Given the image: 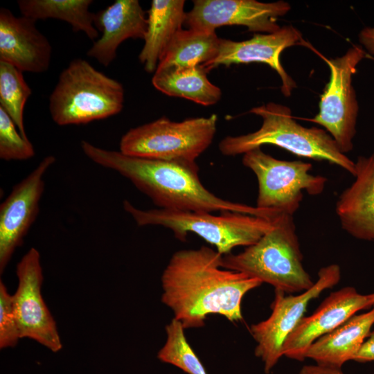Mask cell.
Instances as JSON below:
<instances>
[{
	"mask_svg": "<svg viewBox=\"0 0 374 374\" xmlns=\"http://www.w3.org/2000/svg\"><path fill=\"white\" fill-rule=\"evenodd\" d=\"M222 255L210 247L175 252L162 276V302L184 328H199L209 314L242 320V300L262 283L222 267Z\"/></svg>",
	"mask_w": 374,
	"mask_h": 374,
	"instance_id": "6da1fadb",
	"label": "cell"
},
{
	"mask_svg": "<svg viewBox=\"0 0 374 374\" xmlns=\"http://www.w3.org/2000/svg\"><path fill=\"white\" fill-rule=\"evenodd\" d=\"M93 162L129 179L161 209L184 211H234L271 218L276 211L230 202L207 190L199 177L196 162L149 159L125 155L80 142Z\"/></svg>",
	"mask_w": 374,
	"mask_h": 374,
	"instance_id": "7a4b0ae2",
	"label": "cell"
},
{
	"mask_svg": "<svg viewBox=\"0 0 374 374\" xmlns=\"http://www.w3.org/2000/svg\"><path fill=\"white\" fill-rule=\"evenodd\" d=\"M249 112L262 118L261 127L247 134L224 137L219 143L222 154H244L271 144L299 157L326 161L355 176V163L340 151L332 137L322 129L297 123L289 107L271 102L253 107Z\"/></svg>",
	"mask_w": 374,
	"mask_h": 374,
	"instance_id": "3957f363",
	"label": "cell"
},
{
	"mask_svg": "<svg viewBox=\"0 0 374 374\" xmlns=\"http://www.w3.org/2000/svg\"><path fill=\"white\" fill-rule=\"evenodd\" d=\"M302 260L293 216L279 213L273 219L272 227L258 241L238 254L223 256L222 267L290 294L305 292L314 284Z\"/></svg>",
	"mask_w": 374,
	"mask_h": 374,
	"instance_id": "277c9868",
	"label": "cell"
},
{
	"mask_svg": "<svg viewBox=\"0 0 374 374\" xmlns=\"http://www.w3.org/2000/svg\"><path fill=\"white\" fill-rule=\"evenodd\" d=\"M124 210L138 226H161L170 229L176 238L185 241L189 233L197 234L214 246L222 256L239 246L258 241L273 226V219L234 211L215 215L209 212L142 210L125 200ZM277 215V214H276Z\"/></svg>",
	"mask_w": 374,
	"mask_h": 374,
	"instance_id": "5b68a950",
	"label": "cell"
},
{
	"mask_svg": "<svg viewBox=\"0 0 374 374\" xmlns=\"http://www.w3.org/2000/svg\"><path fill=\"white\" fill-rule=\"evenodd\" d=\"M124 95L120 82L75 58L60 73L49 96L50 114L60 126L87 124L120 113Z\"/></svg>",
	"mask_w": 374,
	"mask_h": 374,
	"instance_id": "8992f818",
	"label": "cell"
},
{
	"mask_svg": "<svg viewBox=\"0 0 374 374\" xmlns=\"http://www.w3.org/2000/svg\"><path fill=\"white\" fill-rule=\"evenodd\" d=\"M217 116L174 122L163 116L128 130L121 139L125 155L168 161L195 162L211 144Z\"/></svg>",
	"mask_w": 374,
	"mask_h": 374,
	"instance_id": "52a82bcc",
	"label": "cell"
},
{
	"mask_svg": "<svg viewBox=\"0 0 374 374\" xmlns=\"http://www.w3.org/2000/svg\"><path fill=\"white\" fill-rule=\"evenodd\" d=\"M242 163L258 180L256 206L292 215L299 209L303 192L321 194L327 179L310 173L312 165L302 161H283L264 152L261 148L243 154Z\"/></svg>",
	"mask_w": 374,
	"mask_h": 374,
	"instance_id": "ba28073f",
	"label": "cell"
},
{
	"mask_svg": "<svg viewBox=\"0 0 374 374\" xmlns=\"http://www.w3.org/2000/svg\"><path fill=\"white\" fill-rule=\"evenodd\" d=\"M340 278L339 266L332 264L321 268L314 285L298 295L285 296V292L275 290L270 316L250 328L257 343L255 355L262 361L266 373H269L283 356L285 341L305 317L308 303L324 290L336 285Z\"/></svg>",
	"mask_w": 374,
	"mask_h": 374,
	"instance_id": "9c48e42d",
	"label": "cell"
},
{
	"mask_svg": "<svg viewBox=\"0 0 374 374\" xmlns=\"http://www.w3.org/2000/svg\"><path fill=\"white\" fill-rule=\"evenodd\" d=\"M365 56L364 51L357 46L341 57L321 56L330 68V77L320 98L319 112L310 121L323 126L344 154L353 148L359 111L352 77Z\"/></svg>",
	"mask_w": 374,
	"mask_h": 374,
	"instance_id": "30bf717a",
	"label": "cell"
},
{
	"mask_svg": "<svg viewBox=\"0 0 374 374\" xmlns=\"http://www.w3.org/2000/svg\"><path fill=\"white\" fill-rule=\"evenodd\" d=\"M18 285L12 294L21 338L33 339L52 352L62 348L55 321L42 294L43 271L38 250L32 247L17 263Z\"/></svg>",
	"mask_w": 374,
	"mask_h": 374,
	"instance_id": "8fae6325",
	"label": "cell"
},
{
	"mask_svg": "<svg viewBox=\"0 0 374 374\" xmlns=\"http://www.w3.org/2000/svg\"><path fill=\"white\" fill-rule=\"evenodd\" d=\"M55 162L45 157L37 166L17 184L0 206V272L2 274L17 248L20 247L39 211L44 190V175Z\"/></svg>",
	"mask_w": 374,
	"mask_h": 374,
	"instance_id": "7c38bea8",
	"label": "cell"
},
{
	"mask_svg": "<svg viewBox=\"0 0 374 374\" xmlns=\"http://www.w3.org/2000/svg\"><path fill=\"white\" fill-rule=\"evenodd\" d=\"M290 9L284 1L195 0L184 24L188 28L214 31L223 26H244L249 31L271 33L281 28L277 20Z\"/></svg>",
	"mask_w": 374,
	"mask_h": 374,
	"instance_id": "4fadbf2b",
	"label": "cell"
},
{
	"mask_svg": "<svg viewBox=\"0 0 374 374\" xmlns=\"http://www.w3.org/2000/svg\"><path fill=\"white\" fill-rule=\"evenodd\" d=\"M373 306L371 294H361L353 287L332 292L290 333L283 345V355L303 361L308 348L317 339L339 327L358 311Z\"/></svg>",
	"mask_w": 374,
	"mask_h": 374,
	"instance_id": "5bb4252c",
	"label": "cell"
},
{
	"mask_svg": "<svg viewBox=\"0 0 374 374\" xmlns=\"http://www.w3.org/2000/svg\"><path fill=\"white\" fill-rule=\"evenodd\" d=\"M302 44L305 42L301 32L290 25L271 33L255 34L244 41L220 39L217 55L202 66L208 73L220 65L267 64L277 72L281 79V92L289 97L296 84L282 66L280 55L285 48Z\"/></svg>",
	"mask_w": 374,
	"mask_h": 374,
	"instance_id": "9a60e30c",
	"label": "cell"
},
{
	"mask_svg": "<svg viewBox=\"0 0 374 374\" xmlns=\"http://www.w3.org/2000/svg\"><path fill=\"white\" fill-rule=\"evenodd\" d=\"M52 46L36 26V21L0 9V61L22 72L41 73L50 66Z\"/></svg>",
	"mask_w": 374,
	"mask_h": 374,
	"instance_id": "2e32d148",
	"label": "cell"
},
{
	"mask_svg": "<svg viewBox=\"0 0 374 374\" xmlns=\"http://www.w3.org/2000/svg\"><path fill=\"white\" fill-rule=\"evenodd\" d=\"M94 25L101 35L87 52L101 65L108 66L118 46L127 39H144L148 26L145 12L138 0H116L94 12Z\"/></svg>",
	"mask_w": 374,
	"mask_h": 374,
	"instance_id": "e0dca14e",
	"label": "cell"
},
{
	"mask_svg": "<svg viewBox=\"0 0 374 374\" xmlns=\"http://www.w3.org/2000/svg\"><path fill=\"white\" fill-rule=\"evenodd\" d=\"M355 163V179L339 195L336 213L341 227L353 237L374 240V152Z\"/></svg>",
	"mask_w": 374,
	"mask_h": 374,
	"instance_id": "ac0fdd59",
	"label": "cell"
},
{
	"mask_svg": "<svg viewBox=\"0 0 374 374\" xmlns=\"http://www.w3.org/2000/svg\"><path fill=\"white\" fill-rule=\"evenodd\" d=\"M373 325L374 306L366 312L353 315L317 339L308 348L306 358L319 366L341 368L344 363L353 360Z\"/></svg>",
	"mask_w": 374,
	"mask_h": 374,
	"instance_id": "d6986e66",
	"label": "cell"
},
{
	"mask_svg": "<svg viewBox=\"0 0 374 374\" xmlns=\"http://www.w3.org/2000/svg\"><path fill=\"white\" fill-rule=\"evenodd\" d=\"M184 0H153L148 12L144 45L139 60L148 73L155 72L172 39L181 30L186 12Z\"/></svg>",
	"mask_w": 374,
	"mask_h": 374,
	"instance_id": "ffe728a7",
	"label": "cell"
},
{
	"mask_svg": "<svg viewBox=\"0 0 374 374\" xmlns=\"http://www.w3.org/2000/svg\"><path fill=\"white\" fill-rule=\"evenodd\" d=\"M202 66L157 69L152 79L153 86L163 93L183 98L209 106L221 98V89L210 82Z\"/></svg>",
	"mask_w": 374,
	"mask_h": 374,
	"instance_id": "44dd1931",
	"label": "cell"
},
{
	"mask_svg": "<svg viewBox=\"0 0 374 374\" xmlns=\"http://www.w3.org/2000/svg\"><path fill=\"white\" fill-rule=\"evenodd\" d=\"M220 39L214 30L181 29L172 39L157 69L202 66L217 55Z\"/></svg>",
	"mask_w": 374,
	"mask_h": 374,
	"instance_id": "7402d4cb",
	"label": "cell"
},
{
	"mask_svg": "<svg viewBox=\"0 0 374 374\" xmlns=\"http://www.w3.org/2000/svg\"><path fill=\"white\" fill-rule=\"evenodd\" d=\"M92 0H19V10L22 16L35 21L49 18L69 24L74 32H82L96 41L99 32L94 25V12L89 11Z\"/></svg>",
	"mask_w": 374,
	"mask_h": 374,
	"instance_id": "603a6c76",
	"label": "cell"
},
{
	"mask_svg": "<svg viewBox=\"0 0 374 374\" xmlns=\"http://www.w3.org/2000/svg\"><path fill=\"white\" fill-rule=\"evenodd\" d=\"M32 90L23 72L14 66L0 61V107L12 118L23 136L27 137L24 111Z\"/></svg>",
	"mask_w": 374,
	"mask_h": 374,
	"instance_id": "cb8c5ba5",
	"label": "cell"
},
{
	"mask_svg": "<svg viewBox=\"0 0 374 374\" xmlns=\"http://www.w3.org/2000/svg\"><path fill=\"white\" fill-rule=\"evenodd\" d=\"M167 338L158 352L159 359L175 366L188 374H207L196 353L188 344L181 323L172 319L166 326Z\"/></svg>",
	"mask_w": 374,
	"mask_h": 374,
	"instance_id": "d4e9b609",
	"label": "cell"
},
{
	"mask_svg": "<svg viewBox=\"0 0 374 374\" xmlns=\"http://www.w3.org/2000/svg\"><path fill=\"white\" fill-rule=\"evenodd\" d=\"M35 150L8 114L0 107V158L5 161H23L32 158Z\"/></svg>",
	"mask_w": 374,
	"mask_h": 374,
	"instance_id": "484cf974",
	"label": "cell"
},
{
	"mask_svg": "<svg viewBox=\"0 0 374 374\" xmlns=\"http://www.w3.org/2000/svg\"><path fill=\"white\" fill-rule=\"evenodd\" d=\"M21 339L17 319L13 308L12 294L0 281V348L4 349L17 345Z\"/></svg>",
	"mask_w": 374,
	"mask_h": 374,
	"instance_id": "4316f807",
	"label": "cell"
},
{
	"mask_svg": "<svg viewBox=\"0 0 374 374\" xmlns=\"http://www.w3.org/2000/svg\"><path fill=\"white\" fill-rule=\"evenodd\" d=\"M353 360L362 363L374 361V330L369 334Z\"/></svg>",
	"mask_w": 374,
	"mask_h": 374,
	"instance_id": "83f0119b",
	"label": "cell"
},
{
	"mask_svg": "<svg viewBox=\"0 0 374 374\" xmlns=\"http://www.w3.org/2000/svg\"><path fill=\"white\" fill-rule=\"evenodd\" d=\"M359 40L366 51L374 56V28L362 29L359 34Z\"/></svg>",
	"mask_w": 374,
	"mask_h": 374,
	"instance_id": "f1b7e54d",
	"label": "cell"
},
{
	"mask_svg": "<svg viewBox=\"0 0 374 374\" xmlns=\"http://www.w3.org/2000/svg\"><path fill=\"white\" fill-rule=\"evenodd\" d=\"M299 374H344L341 368L319 365H305L302 367Z\"/></svg>",
	"mask_w": 374,
	"mask_h": 374,
	"instance_id": "f546056e",
	"label": "cell"
},
{
	"mask_svg": "<svg viewBox=\"0 0 374 374\" xmlns=\"http://www.w3.org/2000/svg\"><path fill=\"white\" fill-rule=\"evenodd\" d=\"M371 296L373 302V303H374V293H371Z\"/></svg>",
	"mask_w": 374,
	"mask_h": 374,
	"instance_id": "4dcf8cb0",
	"label": "cell"
}]
</instances>
